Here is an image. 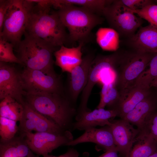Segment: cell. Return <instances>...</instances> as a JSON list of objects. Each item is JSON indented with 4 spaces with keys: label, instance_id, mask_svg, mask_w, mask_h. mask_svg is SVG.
I'll list each match as a JSON object with an SVG mask.
<instances>
[{
    "label": "cell",
    "instance_id": "cell-11",
    "mask_svg": "<svg viewBox=\"0 0 157 157\" xmlns=\"http://www.w3.org/2000/svg\"><path fill=\"white\" fill-rule=\"evenodd\" d=\"M24 106L23 113L18 126L19 133L32 132L33 131L53 133L66 131L52 120L37 112L25 101Z\"/></svg>",
    "mask_w": 157,
    "mask_h": 157
},
{
    "label": "cell",
    "instance_id": "cell-7",
    "mask_svg": "<svg viewBox=\"0 0 157 157\" xmlns=\"http://www.w3.org/2000/svg\"><path fill=\"white\" fill-rule=\"evenodd\" d=\"M103 16L111 28L119 35L129 38L135 33L143 23L142 19L137 16L120 0H113L105 8Z\"/></svg>",
    "mask_w": 157,
    "mask_h": 157
},
{
    "label": "cell",
    "instance_id": "cell-24",
    "mask_svg": "<svg viewBox=\"0 0 157 157\" xmlns=\"http://www.w3.org/2000/svg\"><path fill=\"white\" fill-rule=\"evenodd\" d=\"M24 103H21L10 97L1 100L0 117L19 122L24 112Z\"/></svg>",
    "mask_w": 157,
    "mask_h": 157
},
{
    "label": "cell",
    "instance_id": "cell-21",
    "mask_svg": "<svg viewBox=\"0 0 157 157\" xmlns=\"http://www.w3.org/2000/svg\"><path fill=\"white\" fill-rule=\"evenodd\" d=\"M157 151V141L144 131H140L127 157H148Z\"/></svg>",
    "mask_w": 157,
    "mask_h": 157
},
{
    "label": "cell",
    "instance_id": "cell-3",
    "mask_svg": "<svg viewBox=\"0 0 157 157\" xmlns=\"http://www.w3.org/2000/svg\"><path fill=\"white\" fill-rule=\"evenodd\" d=\"M62 23L69 31L71 43H84L93 28L101 24L104 19L101 16L84 7L67 5L57 11Z\"/></svg>",
    "mask_w": 157,
    "mask_h": 157
},
{
    "label": "cell",
    "instance_id": "cell-33",
    "mask_svg": "<svg viewBox=\"0 0 157 157\" xmlns=\"http://www.w3.org/2000/svg\"><path fill=\"white\" fill-rule=\"evenodd\" d=\"M78 152L73 147H71L68 149L65 154L58 156H53L48 154L43 156L44 157H78Z\"/></svg>",
    "mask_w": 157,
    "mask_h": 157
},
{
    "label": "cell",
    "instance_id": "cell-6",
    "mask_svg": "<svg viewBox=\"0 0 157 157\" xmlns=\"http://www.w3.org/2000/svg\"><path fill=\"white\" fill-rule=\"evenodd\" d=\"M135 51L120 55L116 82L120 95L135 86L138 78L155 54Z\"/></svg>",
    "mask_w": 157,
    "mask_h": 157
},
{
    "label": "cell",
    "instance_id": "cell-30",
    "mask_svg": "<svg viewBox=\"0 0 157 157\" xmlns=\"http://www.w3.org/2000/svg\"><path fill=\"white\" fill-rule=\"evenodd\" d=\"M157 141V110H154L149 116L143 129Z\"/></svg>",
    "mask_w": 157,
    "mask_h": 157
},
{
    "label": "cell",
    "instance_id": "cell-28",
    "mask_svg": "<svg viewBox=\"0 0 157 157\" xmlns=\"http://www.w3.org/2000/svg\"><path fill=\"white\" fill-rule=\"evenodd\" d=\"M14 45L0 36V61L6 63H15L22 64L13 51Z\"/></svg>",
    "mask_w": 157,
    "mask_h": 157
},
{
    "label": "cell",
    "instance_id": "cell-25",
    "mask_svg": "<svg viewBox=\"0 0 157 157\" xmlns=\"http://www.w3.org/2000/svg\"><path fill=\"white\" fill-rule=\"evenodd\" d=\"M100 99L97 108L115 109L119 101L120 95L115 82L104 83L100 93Z\"/></svg>",
    "mask_w": 157,
    "mask_h": 157
},
{
    "label": "cell",
    "instance_id": "cell-36",
    "mask_svg": "<svg viewBox=\"0 0 157 157\" xmlns=\"http://www.w3.org/2000/svg\"><path fill=\"white\" fill-rule=\"evenodd\" d=\"M148 157H157V151L150 155Z\"/></svg>",
    "mask_w": 157,
    "mask_h": 157
},
{
    "label": "cell",
    "instance_id": "cell-4",
    "mask_svg": "<svg viewBox=\"0 0 157 157\" xmlns=\"http://www.w3.org/2000/svg\"><path fill=\"white\" fill-rule=\"evenodd\" d=\"M18 47L17 57L27 68L55 72L53 53L55 47L44 41L25 33Z\"/></svg>",
    "mask_w": 157,
    "mask_h": 157
},
{
    "label": "cell",
    "instance_id": "cell-22",
    "mask_svg": "<svg viewBox=\"0 0 157 157\" xmlns=\"http://www.w3.org/2000/svg\"><path fill=\"white\" fill-rule=\"evenodd\" d=\"M110 0H54L52 6L57 8L67 5L79 6L86 8L100 16L103 15L106 6L112 2Z\"/></svg>",
    "mask_w": 157,
    "mask_h": 157
},
{
    "label": "cell",
    "instance_id": "cell-8",
    "mask_svg": "<svg viewBox=\"0 0 157 157\" xmlns=\"http://www.w3.org/2000/svg\"><path fill=\"white\" fill-rule=\"evenodd\" d=\"M120 55L115 52L110 55L95 56L90 67L87 83L82 92L76 118L79 117L84 112L91 110L87 107V104L94 86L104 74L112 69L117 68Z\"/></svg>",
    "mask_w": 157,
    "mask_h": 157
},
{
    "label": "cell",
    "instance_id": "cell-29",
    "mask_svg": "<svg viewBox=\"0 0 157 157\" xmlns=\"http://www.w3.org/2000/svg\"><path fill=\"white\" fill-rule=\"evenodd\" d=\"M131 10L140 17L147 21L150 24L157 28V4L153 3L140 10Z\"/></svg>",
    "mask_w": 157,
    "mask_h": 157
},
{
    "label": "cell",
    "instance_id": "cell-9",
    "mask_svg": "<svg viewBox=\"0 0 157 157\" xmlns=\"http://www.w3.org/2000/svg\"><path fill=\"white\" fill-rule=\"evenodd\" d=\"M20 75L25 92L65 94L60 78L55 72L25 67Z\"/></svg>",
    "mask_w": 157,
    "mask_h": 157
},
{
    "label": "cell",
    "instance_id": "cell-31",
    "mask_svg": "<svg viewBox=\"0 0 157 157\" xmlns=\"http://www.w3.org/2000/svg\"><path fill=\"white\" fill-rule=\"evenodd\" d=\"M126 7L132 10L142 9L147 6L154 3L150 0H120Z\"/></svg>",
    "mask_w": 157,
    "mask_h": 157
},
{
    "label": "cell",
    "instance_id": "cell-5",
    "mask_svg": "<svg viewBox=\"0 0 157 157\" xmlns=\"http://www.w3.org/2000/svg\"><path fill=\"white\" fill-rule=\"evenodd\" d=\"M35 4L33 0H13L6 15L0 36L14 46H18Z\"/></svg>",
    "mask_w": 157,
    "mask_h": 157
},
{
    "label": "cell",
    "instance_id": "cell-1",
    "mask_svg": "<svg viewBox=\"0 0 157 157\" xmlns=\"http://www.w3.org/2000/svg\"><path fill=\"white\" fill-rule=\"evenodd\" d=\"M24 97V101L37 112L63 129L72 131L77 109L65 94L26 92Z\"/></svg>",
    "mask_w": 157,
    "mask_h": 157
},
{
    "label": "cell",
    "instance_id": "cell-35",
    "mask_svg": "<svg viewBox=\"0 0 157 157\" xmlns=\"http://www.w3.org/2000/svg\"><path fill=\"white\" fill-rule=\"evenodd\" d=\"M152 87L157 88V77L151 83L150 88Z\"/></svg>",
    "mask_w": 157,
    "mask_h": 157
},
{
    "label": "cell",
    "instance_id": "cell-26",
    "mask_svg": "<svg viewBox=\"0 0 157 157\" xmlns=\"http://www.w3.org/2000/svg\"><path fill=\"white\" fill-rule=\"evenodd\" d=\"M148 65L137 80L135 86L150 89L153 81L157 77V53L154 54Z\"/></svg>",
    "mask_w": 157,
    "mask_h": 157
},
{
    "label": "cell",
    "instance_id": "cell-12",
    "mask_svg": "<svg viewBox=\"0 0 157 157\" xmlns=\"http://www.w3.org/2000/svg\"><path fill=\"white\" fill-rule=\"evenodd\" d=\"M25 93L20 73L8 63L0 62V100L10 97L23 103Z\"/></svg>",
    "mask_w": 157,
    "mask_h": 157
},
{
    "label": "cell",
    "instance_id": "cell-17",
    "mask_svg": "<svg viewBox=\"0 0 157 157\" xmlns=\"http://www.w3.org/2000/svg\"><path fill=\"white\" fill-rule=\"evenodd\" d=\"M129 38V44L135 50L157 53V28L151 25L140 27Z\"/></svg>",
    "mask_w": 157,
    "mask_h": 157
},
{
    "label": "cell",
    "instance_id": "cell-10",
    "mask_svg": "<svg viewBox=\"0 0 157 157\" xmlns=\"http://www.w3.org/2000/svg\"><path fill=\"white\" fill-rule=\"evenodd\" d=\"M19 134L24 138L32 151L43 156L60 146H66L74 139L71 131L69 130L60 133L44 132Z\"/></svg>",
    "mask_w": 157,
    "mask_h": 157
},
{
    "label": "cell",
    "instance_id": "cell-27",
    "mask_svg": "<svg viewBox=\"0 0 157 157\" xmlns=\"http://www.w3.org/2000/svg\"><path fill=\"white\" fill-rule=\"evenodd\" d=\"M16 123L15 121L0 117V140H8L16 135L19 130Z\"/></svg>",
    "mask_w": 157,
    "mask_h": 157
},
{
    "label": "cell",
    "instance_id": "cell-14",
    "mask_svg": "<svg viewBox=\"0 0 157 157\" xmlns=\"http://www.w3.org/2000/svg\"><path fill=\"white\" fill-rule=\"evenodd\" d=\"M108 126L118 153L122 157H127L140 131L124 119L111 120Z\"/></svg>",
    "mask_w": 157,
    "mask_h": 157
},
{
    "label": "cell",
    "instance_id": "cell-16",
    "mask_svg": "<svg viewBox=\"0 0 157 157\" xmlns=\"http://www.w3.org/2000/svg\"><path fill=\"white\" fill-rule=\"evenodd\" d=\"M88 142L96 144L106 151L113 149L117 150L112 133L108 126L100 128L92 127L87 129L82 135L73 139L66 146H73Z\"/></svg>",
    "mask_w": 157,
    "mask_h": 157
},
{
    "label": "cell",
    "instance_id": "cell-15",
    "mask_svg": "<svg viewBox=\"0 0 157 157\" xmlns=\"http://www.w3.org/2000/svg\"><path fill=\"white\" fill-rule=\"evenodd\" d=\"M117 116L118 112L115 109L97 108L92 111H85L82 114L78 120L74 122L72 131L75 129L85 130L97 126H108L111 119Z\"/></svg>",
    "mask_w": 157,
    "mask_h": 157
},
{
    "label": "cell",
    "instance_id": "cell-32",
    "mask_svg": "<svg viewBox=\"0 0 157 157\" xmlns=\"http://www.w3.org/2000/svg\"><path fill=\"white\" fill-rule=\"evenodd\" d=\"M13 0H0V33L2 30L4 19Z\"/></svg>",
    "mask_w": 157,
    "mask_h": 157
},
{
    "label": "cell",
    "instance_id": "cell-13",
    "mask_svg": "<svg viewBox=\"0 0 157 157\" xmlns=\"http://www.w3.org/2000/svg\"><path fill=\"white\" fill-rule=\"evenodd\" d=\"M95 56L94 52L88 53L83 58L81 63L69 73L67 88L65 94L76 105L80 94L86 85L90 67Z\"/></svg>",
    "mask_w": 157,
    "mask_h": 157
},
{
    "label": "cell",
    "instance_id": "cell-20",
    "mask_svg": "<svg viewBox=\"0 0 157 157\" xmlns=\"http://www.w3.org/2000/svg\"><path fill=\"white\" fill-rule=\"evenodd\" d=\"M156 101L151 94L138 103L122 119L135 126L140 131L144 128L149 116L156 110Z\"/></svg>",
    "mask_w": 157,
    "mask_h": 157
},
{
    "label": "cell",
    "instance_id": "cell-18",
    "mask_svg": "<svg viewBox=\"0 0 157 157\" xmlns=\"http://www.w3.org/2000/svg\"><path fill=\"white\" fill-rule=\"evenodd\" d=\"M84 43L79 42L77 46L71 48L63 45L54 52L55 63L63 72L70 73L81 63L83 58L81 50Z\"/></svg>",
    "mask_w": 157,
    "mask_h": 157
},
{
    "label": "cell",
    "instance_id": "cell-23",
    "mask_svg": "<svg viewBox=\"0 0 157 157\" xmlns=\"http://www.w3.org/2000/svg\"><path fill=\"white\" fill-rule=\"evenodd\" d=\"M119 35L111 28H101L96 33L97 43L104 51H116L119 47Z\"/></svg>",
    "mask_w": 157,
    "mask_h": 157
},
{
    "label": "cell",
    "instance_id": "cell-19",
    "mask_svg": "<svg viewBox=\"0 0 157 157\" xmlns=\"http://www.w3.org/2000/svg\"><path fill=\"white\" fill-rule=\"evenodd\" d=\"M151 94L150 89L135 86L120 95L115 109L118 112V117L122 119L140 102Z\"/></svg>",
    "mask_w": 157,
    "mask_h": 157
},
{
    "label": "cell",
    "instance_id": "cell-2",
    "mask_svg": "<svg viewBox=\"0 0 157 157\" xmlns=\"http://www.w3.org/2000/svg\"><path fill=\"white\" fill-rule=\"evenodd\" d=\"M36 6L29 17L25 33L55 47L71 43L69 33L57 11L50 13V7Z\"/></svg>",
    "mask_w": 157,
    "mask_h": 157
},
{
    "label": "cell",
    "instance_id": "cell-34",
    "mask_svg": "<svg viewBox=\"0 0 157 157\" xmlns=\"http://www.w3.org/2000/svg\"><path fill=\"white\" fill-rule=\"evenodd\" d=\"M118 153L117 149H111L106 151L98 157H120Z\"/></svg>",
    "mask_w": 157,
    "mask_h": 157
}]
</instances>
